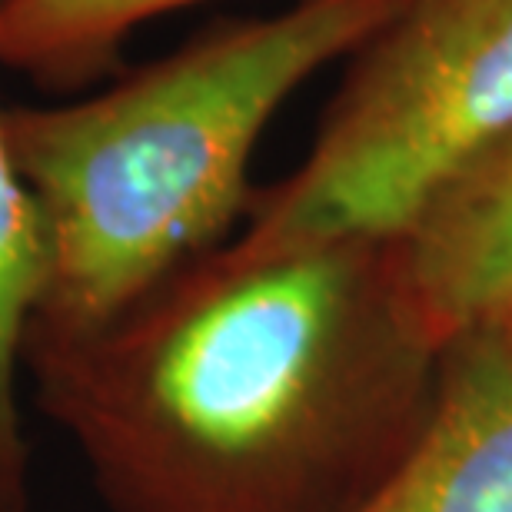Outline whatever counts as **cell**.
Masks as SVG:
<instances>
[{"instance_id":"1","label":"cell","mask_w":512,"mask_h":512,"mask_svg":"<svg viewBox=\"0 0 512 512\" xmlns=\"http://www.w3.org/2000/svg\"><path fill=\"white\" fill-rule=\"evenodd\" d=\"M446 350L389 243H223L100 330L27 340L24 373L114 512H356Z\"/></svg>"},{"instance_id":"2","label":"cell","mask_w":512,"mask_h":512,"mask_svg":"<svg viewBox=\"0 0 512 512\" xmlns=\"http://www.w3.org/2000/svg\"><path fill=\"white\" fill-rule=\"evenodd\" d=\"M399 4L296 0L203 30L70 104L4 107L10 157L44 233L27 340L100 330L220 250L247 217L253 150L270 120Z\"/></svg>"},{"instance_id":"3","label":"cell","mask_w":512,"mask_h":512,"mask_svg":"<svg viewBox=\"0 0 512 512\" xmlns=\"http://www.w3.org/2000/svg\"><path fill=\"white\" fill-rule=\"evenodd\" d=\"M509 130L512 0H403L350 54L310 153L253 193L233 243H393Z\"/></svg>"},{"instance_id":"4","label":"cell","mask_w":512,"mask_h":512,"mask_svg":"<svg viewBox=\"0 0 512 512\" xmlns=\"http://www.w3.org/2000/svg\"><path fill=\"white\" fill-rule=\"evenodd\" d=\"M356 512H512V363L483 333L449 343L423 429Z\"/></svg>"},{"instance_id":"5","label":"cell","mask_w":512,"mask_h":512,"mask_svg":"<svg viewBox=\"0 0 512 512\" xmlns=\"http://www.w3.org/2000/svg\"><path fill=\"white\" fill-rule=\"evenodd\" d=\"M399 283L446 346L512 306V130L443 183L389 243Z\"/></svg>"},{"instance_id":"6","label":"cell","mask_w":512,"mask_h":512,"mask_svg":"<svg viewBox=\"0 0 512 512\" xmlns=\"http://www.w3.org/2000/svg\"><path fill=\"white\" fill-rule=\"evenodd\" d=\"M203 0H0V67L44 94H80L124 70L127 40Z\"/></svg>"},{"instance_id":"7","label":"cell","mask_w":512,"mask_h":512,"mask_svg":"<svg viewBox=\"0 0 512 512\" xmlns=\"http://www.w3.org/2000/svg\"><path fill=\"white\" fill-rule=\"evenodd\" d=\"M44 286V233L4 133L0 107V512H30V443L17 380L24 340Z\"/></svg>"},{"instance_id":"8","label":"cell","mask_w":512,"mask_h":512,"mask_svg":"<svg viewBox=\"0 0 512 512\" xmlns=\"http://www.w3.org/2000/svg\"><path fill=\"white\" fill-rule=\"evenodd\" d=\"M469 333H483L486 340L493 343L496 350L512 363V306H509V310H503V313H496L493 320L479 323L476 330H469Z\"/></svg>"}]
</instances>
